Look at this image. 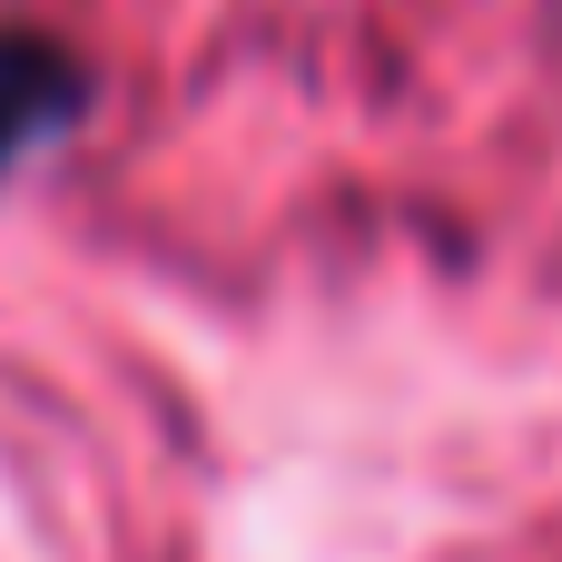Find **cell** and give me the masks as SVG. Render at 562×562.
<instances>
[{
    "label": "cell",
    "instance_id": "obj_1",
    "mask_svg": "<svg viewBox=\"0 0 562 562\" xmlns=\"http://www.w3.org/2000/svg\"><path fill=\"white\" fill-rule=\"evenodd\" d=\"M79 109H89V69L59 40L0 20V178L30 168L59 128H79Z\"/></svg>",
    "mask_w": 562,
    "mask_h": 562
}]
</instances>
